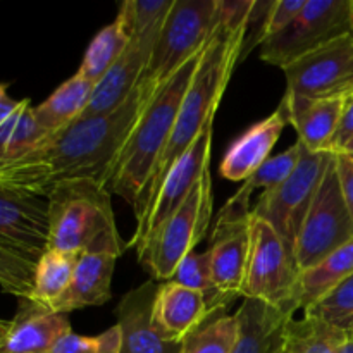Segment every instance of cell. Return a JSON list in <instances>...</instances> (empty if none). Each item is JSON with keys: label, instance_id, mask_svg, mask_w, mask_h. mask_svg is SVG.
<instances>
[{"label": "cell", "instance_id": "cell-13", "mask_svg": "<svg viewBox=\"0 0 353 353\" xmlns=\"http://www.w3.org/2000/svg\"><path fill=\"white\" fill-rule=\"evenodd\" d=\"M252 210L221 209L209 247L214 285L230 302L241 296L250 255Z\"/></svg>", "mask_w": 353, "mask_h": 353}, {"label": "cell", "instance_id": "cell-19", "mask_svg": "<svg viewBox=\"0 0 353 353\" xmlns=\"http://www.w3.org/2000/svg\"><path fill=\"white\" fill-rule=\"evenodd\" d=\"M212 319L200 292L174 281L159 283L154 302V324L168 340L181 343L188 334Z\"/></svg>", "mask_w": 353, "mask_h": 353}, {"label": "cell", "instance_id": "cell-8", "mask_svg": "<svg viewBox=\"0 0 353 353\" xmlns=\"http://www.w3.org/2000/svg\"><path fill=\"white\" fill-rule=\"evenodd\" d=\"M352 0H307L288 28L261 45V59L283 69L296 59L352 34Z\"/></svg>", "mask_w": 353, "mask_h": 353}, {"label": "cell", "instance_id": "cell-37", "mask_svg": "<svg viewBox=\"0 0 353 353\" xmlns=\"http://www.w3.org/2000/svg\"><path fill=\"white\" fill-rule=\"evenodd\" d=\"M353 138V97H350L345 107L343 117H341L340 128H338L336 138L333 143V154L334 152H341L347 143Z\"/></svg>", "mask_w": 353, "mask_h": 353}, {"label": "cell", "instance_id": "cell-35", "mask_svg": "<svg viewBox=\"0 0 353 353\" xmlns=\"http://www.w3.org/2000/svg\"><path fill=\"white\" fill-rule=\"evenodd\" d=\"M50 353H121L119 327H109L99 336H79L69 333L57 341Z\"/></svg>", "mask_w": 353, "mask_h": 353}, {"label": "cell", "instance_id": "cell-32", "mask_svg": "<svg viewBox=\"0 0 353 353\" xmlns=\"http://www.w3.org/2000/svg\"><path fill=\"white\" fill-rule=\"evenodd\" d=\"M174 0H126L121 3L116 21L130 38L161 26Z\"/></svg>", "mask_w": 353, "mask_h": 353}, {"label": "cell", "instance_id": "cell-17", "mask_svg": "<svg viewBox=\"0 0 353 353\" xmlns=\"http://www.w3.org/2000/svg\"><path fill=\"white\" fill-rule=\"evenodd\" d=\"M350 97L307 99L286 92L281 107L288 124L295 128L299 141L314 154H333V143Z\"/></svg>", "mask_w": 353, "mask_h": 353}, {"label": "cell", "instance_id": "cell-26", "mask_svg": "<svg viewBox=\"0 0 353 353\" xmlns=\"http://www.w3.org/2000/svg\"><path fill=\"white\" fill-rule=\"evenodd\" d=\"M350 334L312 316L290 319L285 330V353H341Z\"/></svg>", "mask_w": 353, "mask_h": 353}, {"label": "cell", "instance_id": "cell-40", "mask_svg": "<svg viewBox=\"0 0 353 353\" xmlns=\"http://www.w3.org/2000/svg\"><path fill=\"white\" fill-rule=\"evenodd\" d=\"M341 353H353V336H350L345 343V347L341 348Z\"/></svg>", "mask_w": 353, "mask_h": 353}, {"label": "cell", "instance_id": "cell-24", "mask_svg": "<svg viewBox=\"0 0 353 353\" xmlns=\"http://www.w3.org/2000/svg\"><path fill=\"white\" fill-rule=\"evenodd\" d=\"M353 274V241L300 272L299 310H307Z\"/></svg>", "mask_w": 353, "mask_h": 353}, {"label": "cell", "instance_id": "cell-14", "mask_svg": "<svg viewBox=\"0 0 353 353\" xmlns=\"http://www.w3.org/2000/svg\"><path fill=\"white\" fill-rule=\"evenodd\" d=\"M0 245L37 264L48 250V200L0 185Z\"/></svg>", "mask_w": 353, "mask_h": 353}, {"label": "cell", "instance_id": "cell-36", "mask_svg": "<svg viewBox=\"0 0 353 353\" xmlns=\"http://www.w3.org/2000/svg\"><path fill=\"white\" fill-rule=\"evenodd\" d=\"M334 165H336V174L340 179L341 193L345 196L348 209L353 217V154L347 152H334Z\"/></svg>", "mask_w": 353, "mask_h": 353}, {"label": "cell", "instance_id": "cell-3", "mask_svg": "<svg viewBox=\"0 0 353 353\" xmlns=\"http://www.w3.org/2000/svg\"><path fill=\"white\" fill-rule=\"evenodd\" d=\"M203 50L190 59L168 81L162 83L138 116L114 171L110 193L134 207L147 186L178 117L179 107L196 71Z\"/></svg>", "mask_w": 353, "mask_h": 353}, {"label": "cell", "instance_id": "cell-7", "mask_svg": "<svg viewBox=\"0 0 353 353\" xmlns=\"http://www.w3.org/2000/svg\"><path fill=\"white\" fill-rule=\"evenodd\" d=\"M217 23V0H174L141 79L159 88L205 48Z\"/></svg>", "mask_w": 353, "mask_h": 353}, {"label": "cell", "instance_id": "cell-33", "mask_svg": "<svg viewBox=\"0 0 353 353\" xmlns=\"http://www.w3.org/2000/svg\"><path fill=\"white\" fill-rule=\"evenodd\" d=\"M37 264L0 245V288L17 299H30Z\"/></svg>", "mask_w": 353, "mask_h": 353}, {"label": "cell", "instance_id": "cell-9", "mask_svg": "<svg viewBox=\"0 0 353 353\" xmlns=\"http://www.w3.org/2000/svg\"><path fill=\"white\" fill-rule=\"evenodd\" d=\"M350 241L353 217L341 193L333 155L296 240L295 259L300 271L319 264Z\"/></svg>", "mask_w": 353, "mask_h": 353}, {"label": "cell", "instance_id": "cell-12", "mask_svg": "<svg viewBox=\"0 0 353 353\" xmlns=\"http://www.w3.org/2000/svg\"><path fill=\"white\" fill-rule=\"evenodd\" d=\"M212 130L214 124L207 126L202 131V134L196 138L195 143L172 165L148 214L134 228L133 236L128 241V248H134L138 254L143 248V245L147 243L148 238L168 221V217H171L181 207V203L192 193L199 179L209 171Z\"/></svg>", "mask_w": 353, "mask_h": 353}, {"label": "cell", "instance_id": "cell-4", "mask_svg": "<svg viewBox=\"0 0 353 353\" xmlns=\"http://www.w3.org/2000/svg\"><path fill=\"white\" fill-rule=\"evenodd\" d=\"M48 200V250L65 254L126 252L114 219L110 190L90 179H74L55 186Z\"/></svg>", "mask_w": 353, "mask_h": 353}, {"label": "cell", "instance_id": "cell-20", "mask_svg": "<svg viewBox=\"0 0 353 353\" xmlns=\"http://www.w3.org/2000/svg\"><path fill=\"white\" fill-rule=\"evenodd\" d=\"M286 124L288 119L285 110L278 107L271 116L245 131L224 155L219 168L221 176L234 183L250 178L271 157L272 148L278 143Z\"/></svg>", "mask_w": 353, "mask_h": 353}, {"label": "cell", "instance_id": "cell-16", "mask_svg": "<svg viewBox=\"0 0 353 353\" xmlns=\"http://www.w3.org/2000/svg\"><path fill=\"white\" fill-rule=\"evenodd\" d=\"M157 281L148 279L131 290L117 303L116 317L121 333V353H179L181 343L171 341L154 324Z\"/></svg>", "mask_w": 353, "mask_h": 353}, {"label": "cell", "instance_id": "cell-31", "mask_svg": "<svg viewBox=\"0 0 353 353\" xmlns=\"http://www.w3.org/2000/svg\"><path fill=\"white\" fill-rule=\"evenodd\" d=\"M303 312L353 336V274Z\"/></svg>", "mask_w": 353, "mask_h": 353}, {"label": "cell", "instance_id": "cell-1", "mask_svg": "<svg viewBox=\"0 0 353 353\" xmlns=\"http://www.w3.org/2000/svg\"><path fill=\"white\" fill-rule=\"evenodd\" d=\"M155 90L141 79L114 112L78 117L47 134L33 150L0 169V185L41 199L61 183L74 179H90L109 188L121 150Z\"/></svg>", "mask_w": 353, "mask_h": 353}, {"label": "cell", "instance_id": "cell-25", "mask_svg": "<svg viewBox=\"0 0 353 353\" xmlns=\"http://www.w3.org/2000/svg\"><path fill=\"white\" fill-rule=\"evenodd\" d=\"M78 259V254H65L57 250L45 252L34 268L33 290L28 300L41 309H54L71 283Z\"/></svg>", "mask_w": 353, "mask_h": 353}, {"label": "cell", "instance_id": "cell-28", "mask_svg": "<svg viewBox=\"0 0 353 353\" xmlns=\"http://www.w3.org/2000/svg\"><path fill=\"white\" fill-rule=\"evenodd\" d=\"M130 40L131 38L128 37L123 26L114 19V23L107 24L95 34L85 57H83L78 72L97 86L102 81L103 76L112 69L117 59L123 55Z\"/></svg>", "mask_w": 353, "mask_h": 353}, {"label": "cell", "instance_id": "cell-39", "mask_svg": "<svg viewBox=\"0 0 353 353\" xmlns=\"http://www.w3.org/2000/svg\"><path fill=\"white\" fill-rule=\"evenodd\" d=\"M9 327H10V321L0 319V341L3 340V336H6V334H7Z\"/></svg>", "mask_w": 353, "mask_h": 353}, {"label": "cell", "instance_id": "cell-41", "mask_svg": "<svg viewBox=\"0 0 353 353\" xmlns=\"http://www.w3.org/2000/svg\"><path fill=\"white\" fill-rule=\"evenodd\" d=\"M341 152H347V154H353V138H352L350 141H348L347 147H345L343 150H341Z\"/></svg>", "mask_w": 353, "mask_h": 353}, {"label": "cell", "instance_id": "cell-15", "mask_svg": "<svg viewBox=\"0 0 353 353\" xmlns=\"http://www.w3.org/2000/svg\"><path fill=\"white\" fill-rule=\"evenodd\" d=\"M162 24L147 31V33L131 38L128 47L124 48L123 55L117 59L112 69L103 76L102 81L95 86L85 112L79 117L110 114L126 102L128 97L133 93V90L143 78V72L152 57Z\"/></svg>", "mask_w": 353, "mask_h": 353}, {"label": "cell", "instance_id": "cell-23", "mask_svg": "<svg viewBox=\"0 0 353 353\" xmlns=\"http://www.w3.org/2000/svg\"><path fill=\"white\" fill-rule=\"evenodd\" d=\"M93 90L95 85L76 72L74 76L65 79L45 102L33 107L38 126L47 134L68 126L85 112Z\"/></svg>", "mask_w": 353, "mask_h": 353}, {"label": "cell", "instance_id": "cell-22", "mask_svg": "<svg viewBox=\"0 0 353 353\" xmlns=\"http://www.w3.org/2000/svg\"><path fill=\"white\" fill-rule=\"evenodd\" d=\"M234 316L240 333L233 353H285V330L293 316L250 299Z\"/></svg>", "mask_w": 353, "mask_h": 353}, {"label": "cell", "instance_id": "cell-18", "mask_svg": "<svg viewBox=\"0 0 353 353\" xmlns=\"http://www.w3.org/2000/svg\"><path fill=\"white\" fill-rule=\"evenodd\" d=\"M72 333L68 314L52 312L19 299L17 314L0 341V353H50L61 338Z\"/></svg>", "mask_w": 353, "mask_h": 353}, {"label": "cell", "instance_id": "cell-27", "mask_svg": "<svg viewBox=\"0 0 353 353\" xmlns=\"http://www.w3.org/2000/svg\"><path fill=\"white\" fill-rule=\"evenodd\" d=\"M302 150L303 145L296 140L285 152L274 155V157H269L250 178L245 179L243 186L228 200L224 209L250 210L248 209V200H250L252 193L255 190H264V192H268V190H272L278 185H281L286 178H290V174L299 165L300 157H302Z\"/></svg>", "mask_w": 353, "mask_h": 353}, {"label": "cell", "instance_id": "cell-21", "mask_svg": "<svg viewBox=\"0 0 353 353\" xmlns=\"http://www.w3.org/2000/svg\"><path fill=\"white\" fill-rule=\"evenodd\" d=\"M116 261L117 257L112 254L90 252L79 255L71 283L52 312L69 314L72 310L99 307L109 302Z\"/></svg>", "mask_w": 353, "mask_h": 353}, {"label": "cell", "instance_id": "cell-30", "mask_svg": "<svg viewBox=\"0 0 353 353\" xmlns=\"http://www.w3.org/2000/svg\"><path fill=\"white\" fill-rule=\"evenodd\" d=\"M238 333L236 316L212 317L183 340L179 353H233Z\"/></svg>", "mask_w": 353, "mask_h": 353}, {"label": "cell", "instance_id": "cell-6", "mask_svg": "<svg viewBox=\"0 0 353 353\" xmlns=\"http://www.w3.org/2000/svg\"><path fill=\"white\" fill-rule=\"evenodd\" d=\"M250 255L241 296L295 316L299 310L300 268L278 231L264 219L252 216Z\"/></svg>", "mask_w": 353, "mask_h": 353}, {"label": "cell", "instance_id": "cell-10", "mask_svg": "<svg viewBox=\"0 0 353 353\" xmlns=\"http://www.w3.org/2000/svg\"><path fill=\"white\" fill-rule=\"evenodd\" d=\"M331 157V152L314 154L303 147L299 165L290 178L276 188L262 193L252 210V216L264 219L278 231L293 254L303 221L312 205Z\"/></svg>", "mask_w": 353, "mask_h": 353}, {"label": "cell", "instance_id": "cell-38", "mask_svg": "<svg viewBox=\"0 0 353 353\" xmlns=\"http://www.w3.org/2000/svg\"><path fill=\"white\" fill-rule=\"evenodd\" d=\"M7 86L9 85L0 83V123H3L10 114L16 112L21 105V100L10 99L9 93H7Z\"/></svg>", "mask_w": 353, "mask_h": 353}, {"label": "cell", "instance_id": "cell-42", "mask_svg": "<svg viewBox=\"0 0 353 353\" xmlns=\"http://www.w3.org/2000/svg\"><path fill=\"white\" fill-rule=\"evenodd\" d=\"M350 17H352V34H353V0H352V7H350Z\"/></svg>", "mask_w": 353, "mask_h": 353}, {"label": "cell", "instance_id": "cell-29", "mask_svg": "<svg viewBox=\"0 0 353 353\" xmlns=\"http://www.w3.org/2000/svg\"><path fill=\"white\" fill-rule=\"evenodd\" d=\"M169 281H174L178 285L192 288L195 292H200L207 302V309H209L210 317H219L226 314V309L233 302L226 299L223 293L217 290L214 285L212 271H210V255L209 250L196 254L195 250L190 252L178 269L174 271L172 278Z\"/></svg>", "mask_w": 353, "mask_h": 353}, {"label": "cell", "instance_id": "cell-2", "mask_svg": "<svg viewBox=\"0 0 353 353\" xmlns=\"http://www.w3.org/2000/svg\"><path fill=\"white\" fill-rule=\"evenodd\" d=\"M248 26H250V21L231 24L219 19L217 23L212 37L203 48L202 59L196 65L192 83L186 90L171 138H169L147 186L141 192L140 199L134 203L133 214L137 224L141 223L148 214L172 165L195 143L202 131L214 124V117L219 109L224 90L230 83L238 59L241 57Z\"/></svg>", "mask_w": 353, "mask_h": 353}, {"label": "cell", "instance_id": "cell-5", "mask_svg": "<svg viewBox=\"0 0 353 353\" xmlns=\"http://www.w3.org/2000/svg\"><path fill=\"white\" fill-rule=\"evenodd\" d=\"M212 183L207 171L178 210L138 252V262L154 281H169L183 259L205 238L212 219Z\"/></svg>", "mask_w": 353, "mask_h": 353}, {"label": "cell", "instance_id": "cell-11", "mask_svg": "<svg viewBox=\"0 0 353 353\" xmlns=\"http://www.w3.org/2000/svg\"><path fill=\"white\" fill-rule=\"evenodd\" d=\"M286 92L307 99L353 97V34H347L283 68Z\"/></svg>", "mask_w": 353, "mask_h": 353}, {"label": "cell", "instance_id": "cell-34", "mask_svg": "<svg viewBox=\"0 0 353 353\" xmlns=\"http://www.w3.org/2000/svg\"><path fill=\"white\" fill-rule=\"evenodd\" d=\"M305 2L307 0H274L269 12L262 19L261 28L255 31V34L250 40H245V43L248 41V47H245L241 50V57H245V54H248L255 45H262L269 38L276 37L285 28H288L292 24V21L299 16L300 10L303 9Z\"/></svg>", "mask_w": 353, "mask_h": 353}]
</instances>
